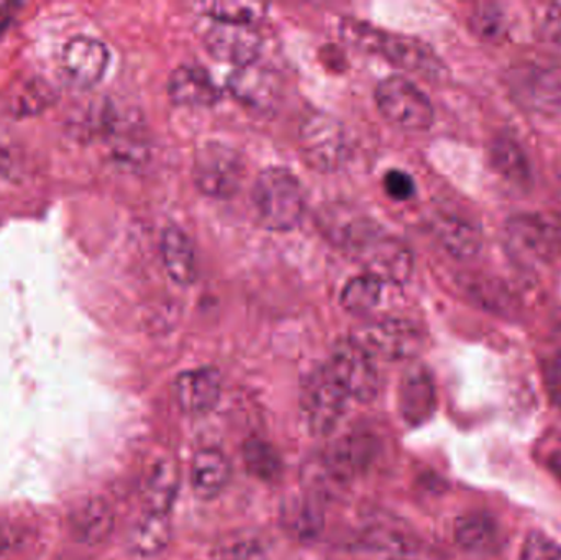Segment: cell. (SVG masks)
Returning a JSON list of instances; mask_svg holds the SVG:
<instances>
[{
	"label": "cell",
	"instance_id": "14",
	"mask_svg": "<svg viewBox=\"0 0 561 560\" xmlns=\"http://www.w3.org/2000/svg\"><path fill=\"white\" fill-rule=\"evenodd\" d=\"M437 408L434 378L427 368L414 365L405 372L399 388V411L411 427H419L434 416Z\"/></svg>",
	"mask_w": 561,
	"mask_h": 560
},
{
	"label": "cell",
	"instance_id": "31",
	"mask_svg": "<svg viewBox=\"0 0 561 560\" xmlns=\"http://www.w3.org/2000/svg\"><path fill=\"white\" fill-rule=\"evenodd\" d=\"M214 560H268L265 546L250 533L229 536L214 551Z\"/></svg>",
	"mask_w": 561,
	"mask_h": 560
},
{
	"label": "cell",
	"instance_id": "26",
	"mask_svg": "<svg viewBox=\"0 0 561 560\" xmlns=\"http://www.w3.org/2000/svg\"><path fill=\"white\" fill-rule=\"evenodd\" d=\"M382 295V282L371 275L356 276L346 283L342 292V306L352 315H368L378 306Z\"/></svg>",
	"mask_w": 561,
	"mask_h": 560
},
{
	"label": "cell",
	"instance_id": "35",
	"mask_svg": "<svg viewBox=\"0 0 561 560\" xmlns=\"http://www.w3.org/2000/svg\"><path fill=\"white\" fill-rule=\"evenodd\" d=\"M385 190L392 199L408 201L415 194L414 180L404 171L391 170L386 173Z\"/></svg>",
	"mask_w": 561,
	"mask_h": 560
},
{
	"label": "cell",
	"instance_id": "39",
	"mask_svg": "<svg viewBox=\"0 0 561 560\" xmlns=\"http://www.w3.org/2000/svg\"><path fill=\"white\" fill-rule=\"evenodd\" d=\"M396 560H404V559H396Z\"/></svg>",
	"mask_w": 561,
	"mask_h": 560
},
{
	"label": "cell",
	"instance_id": "27",
	"mask_svg": "<svg viewBox=\"0 0 561 560\" xmlns=\"http://www.w3.org/2000/svg\"><path fill=\"white\" fill-rule=\"evenodd\" d=\"M56 91L42 78L26 79L15 94L12 95L10 107L16 115H35L45 111L55 102Z\"/></svg>",
	"mask_w": 561,
	"mask_h": 560
},
{
	"label": "cell",
	"instance_id": "37",
	"mask_svg": "<svg viewBox=\"0 0 561 560\" xmlns=\"http://www.w3.org/2000/svg\"><path fill=\"white\" fill-rule=\"evenodd\" d=\"M13 168V155L12 150L0 145V176L9 174Z\"/></svg>",
	"mask_w": 561,
	"mask_h": 560
},
{
	"label": "cell",
	"instance_id": "9",
	"mask_svg": "<svg viewBox=\"0 0 561 560\" xmlns=\"http://www.w3.org/2000/svg\"><path fill=\"white\" fill-rule=\"evenodd\" d=\"M227 85L237 101L262 114L275 111L283 94L278 72L259 61L233 69Z\"/></svg>",
	"mask_w": 561,
	"mask_h": 560
},
{
	"label": "cell",
	"instance_id": "11",
	"mask_svg": "<svg viewBox=\"0 0 561 560\" xmlns=\"http://www.w3.org/2000/svg\"><path fill=\"white\" fill-rule=\"evenodd\" d=\"M203 38L214 58L233 62L237 68L259 61L262 36L253 25L213 20Z\"/></svg>",
	"mask_w": 561,
	"mask_h": 560
},
{
	"label": "cell",
	"instance_id": "29",
	"mask_svg": "<svg viewBox=\"0 0 561 560\" xmlns=\"http://www.w3.org/2000/svg\"><path fill=\"white\" fill-rule=\"evenodd\" d=\"M287 528L299 538H312L322 529V513L310 500H294L284 512Z\"/></svg>",
	"mask_w": 561,
	"mask_h": 560
},
{
	"label": "cell",
	"instance_id": "12",
	"mask_svg": "<svg viewBox=\"0 0 561 560\" xmlns=\"http://www.w3.org/2000/svg\"><path fill=\"white\" fill-rule=\"evenodd\" d=\"M356 256L368 270V275L381 282L404 283L414 266L411 250L401 240L382 236L379 230L356 252Z\"/></svg>",
	"mask_w": 561,
	"mask_h": 560
},
{
	"label": "cell",
	"instance_id": "8",
	"mask_svg": "<svg viewBox=\"0 0 561 560\" xmlns=\"http://www.w3.org/2000/svg\"><path fill=\"white\" fill-rule=\"evenodd\" d=\"M346 397L329 365L317 368L307 377L300 397L306 426L313 436H327L335 430L346 408Z\"/></svg>",
	"mask_w": 561,
	"mask_h": 560
},
{
	"label": "cell",
	"instance_id": "21",
	"mask_svg": "<svg viewBox=\"0 0 561 560\" xmlns=\"http://www.w3.org/2000/svg\"><path fill=\"white\" fill-rule=\"evenodd\" d=\"M170 513L145 512L128 535V548L140 558H153L170 545Z\"/></svg>",
	"mask_w": 561,
	"mask_h": 560
},
{
	"label": "cell",
	"instance_id": "15",
	"mask_svg": "<svg viewBox=\"0 0 561 560\" xmlns=\"http://www.w3.org/2000/svg\"><path fill=\"white\" fill-rule=\"evenodd\" d=\"M222 393V378L216 368L183 372L174 381V395L187 414H206L216 408Z\"/></svg>",
	"mask_w": 561,
	"mask_h": 560
},
{
	"label": "cell",
	"instance_id": "13",
	"mask_svg": "<svg viewBox=\"0 0 561 560\" xmlns=\"http://www.w3.org/2000/svg\"><path fill=\"white\" fill-rule=\"evenodd\" d=\"M111 61L107 45L88 35H76L62 48L61 62L66 76L79 88L101 82Z\"/></svg>",
	"mask_w": 561,
	"mask_h": 560
},
{
	"label": "cell",
	"instance_id": "16",
	"mask_svg": "<svg viewBox=\"0 0 561 560\" xmlns=\"http://www.w3.org/2000/svg\"><path fill=\"white\" fill-rule=\"evenodd\" d=\"M432 232L440 245L455 259H473L483 245L480 226L461 214L437 213L432 219Z\"/></svg>",
	"mask_w": 561,
	"mask_h": 560
},
{
	"label": "cell",
	"instance_id": "24",
	"mask_svg": "<svg viewBox=\"0 0 561 560\" xmlns=\"http://www.w3.org/2000/svg\"><path fill=\"white\" fill-rule=\"evenodd\" d=\"M496 522L490 516L481 513H471V515L461 516L455 525V539L461 548L470 552H488L497 546Z\"/></svg>",
	"mask_w": 561,
	"mask_h": 560
},
{
	"label": "cell",
	"instance_id": "20",
	"mask_svg": "<svg viewBox=\"0 0 561 560\" xmlns=\"http://www.w3.org/2000/svg\"><path fill=\"white\" fill-rule=\"evenodd\" d=\"M161 256L167 272L180 285H193L197 278V260L193 243L180 227H168L161 236Z\"/></svg>",
	"mask_w": 561,
	"mask_h": 560
},
{
	"label": "cell",
	"instance_id": "38",
	"mask_svg": "<svg viewBox=\"0 0 561 560\" xmlns=\"http://www.w3.org/2000/svg\"><path fill=\"white\" fill-rule=\"evenodd\" d=\"M13 13V5H3L0 9V32L5 28L7 23H9L10 15Z\"/></svg>",
	"mask_w": 561,
	"mask_h": 560
},
{
	"label": "cell",
	"instance_id": "3",
	"mask_svg": "<svg viewBox=\"0 0 561 560\" xmlns=\"http://www.w3.org/2000/svg\"><path fill=\"white\" fill-rule=\"evenodd\" d=\"M504 243L524 268H549L561 256V224L546 214H517L504 226Z\"/></svg>",
	"mask_w": 561,
	"mask_h": 560
},
{
	"label": "cell",
	"instance_id": "6",
	"mask_svg": "<svg viewBox=\"0 0 561 560\" xmlns=\"http://www.w3.org/2000/svg\"><path fill=\"white\" fill-rule=\"evenodd\" d=\"M329 368L346 397L362 403H371L378 397L381 380L375 355L356 339H345L333 347Z\"/></svg>",
	"mask_w": 561,
	"mask_h": 560
},
{
	"label": "cell",
	"instance_id": "25",
	"mask_svg": "<svg viewBox=\"0 0 561 560\" xmlns=\"http://www.w3.org/2000/svg\"><path fill=\"white\" fill-rule=\"evenodd\" d=\"M540 365L550 397L561 407V309L553 315L549 334L540 351Z\"/></svg>",
	"mask_w": 561,
	"mask_h": 560
},
{
	"label": "cell",
	"instance_id": "10",
	"mask_svg": "<svg viewBox=\"0 0 561 560\" xmlns=\"http://www.w3.org/2000/svg\"><path fill=\"white\" fill-rule=\"evenodd\" d=\"M362 342L373 355L388 361H409L424 347V335L404 319H385L363 331Z\"/></svg>",
	"mask_w": 561,
	"mask_h": 560
},
{
	"label": "cell",
	"instance_id": "1",
	"mask_svg": "<svg viewBox=\"0 0 561 560\" xmlns=\"http://www.w3.org/2000/svg\"><path fill=\"white\" fill-rule=\"evenodd\" d=\"M342 33L358 48L378 53L408 71L417 72L428 79H442L447 72L444 61L421 39L382 32L356 20H345L342 23Z\"/></svg>",
	"mask_w": 561,
	"mask_h": 560
},
{
	"label": "cell",
	"instance_id": "22",
	"mask_svg": "<svg viewBox=\"0 0 561 560\" xmlns=\"http://www.w3.org/2000/svg\"><path fill=\"white\" fill-rule=\"evenodd\" d=\"M491 163L503 180L526 190L533 186V168L527 155L513 138L501 137L491 145Z\"/></svg>",
	"mask_w": 561,
	"mask_h": 560
},
{
	"label": "cell",
	"instance_id": "5",
	"mask_svg": "<svg viewBox=\"0 0 561 560\" xmlns=\"http://www.w3.org/2000/svg\"><path fill=\"white\" fill-rule=\"evenodd\" d=\"M299 148L304 161L322 173L340 170L348 157L345 128L323 112H313L304 118L299 128Z\"/></svg>",
	"mask_w": 561,
	"mask_h": 560
},
{
	"label": "cell",
	"instance_id": "4",
	"mask_svg": "<svg viewBox=\"0 0 561 560\" xmlns=\"http://www.w3.org/2000/svg\"><path fill=\"white\" fill-rule=\"evenodd\" d=\"M375 98L382 117L402 130H427L434 124L435 112L431 99L402 76L382 79L376 88Z\"/></svg>",
	"mask_w": 561,
	"mask_h": 560
},
{
	"label": "cell",
	"instance_id": "2",
	"mask_svg": "<svg viewBox=\"0 0 561 560\" xmlns=\"http://www.w3.org/2000/svg\"><path fill=\"white\" fill-rule=\"evenodd\" d=\"M252 199L259 219L278 232L296 229L306 213L302 183L286 168L263 170L253 184Z\"/></svg>",
	"mask_w": 561,
	"mask_h": 560
},
{
	"label": "cell",
	"instance_id": "7",
	"mask_svg": "<svg viewBox=\"0 0 561 560\" xmlns=\"http://www.w3.org/2000/svg\"><path fill=\"white\" fill-rule=\"evenodd\" d=\"M193 174L206 196L230 199L242 186L245 164L236 148L213 141L197 150Z\"/></svg>",
	"mask_w": 561,
	"mask_h": 560
},
{
	"label": "cell",
	"instance_id": "17",
	"mask_svg": "<svg viewBox=\"0 0 561 560\" xmlns=\"http://www.w3.org/2000/svg\"><path fill=\"white\" fill-rule=\"evenodd\" d=\"M168 94L174 104L186 107H210L220 99L209 72L196 65H183L171 72Z\"/></svg>",
	"mask_w": 561,
	"mask_h": 560
},
{
	"label": "cell",
	"instance_id": "19",
	"mask_svg": "<svg viewBox=\"0 0 561 560\" xmlns=\"http://www.w3.org/2000/svg\"><path fill=\"white\" fill-rule=\"evenodd\" d=\"M230 480V464L217 449H203L191 466V485L199 499L213 500L226 490Z\"/></svg>",
	"mask_w": 561,
	"mask_h": 560
},
{
	"label": "cell",
	"instance_id": "34",
	"mask_svg": "<svg viewBox=\"0 0 561 560\" xmlns=\"http://www.w3.org/2000/svg\"><path fill=\"white\" fill-rule=\"evenodd\" d=\"M520 560H561V548L549 536L533 533L524 542Z\"/></svg>",
	"mask_w": 561,
	"mask_h": 560
},
{
	"label": "cell",
	"instance_id": "36",
	"mask_svg": "<svg viewBox=\"0 0 561 560\" xmlns=\"http://www.w3.org/2000/svg\"><path fill=\"white\" fill-rule=\"evenodd\" d=\"M22 542V532L10 523L0 522V552L10 551Z\"/></svg>",
	"mask_w": 561,
	"mask_h": 560
},
{
	"label": "cell",
	"instance_id": "28",
	"mask_svg": "<svg viewBox=\"0 0 561 560\" xmlns=\"http://www.w3.org/2000/svg\"><path fill=\"white\" fill-rule=\"evenodd\" d=\"M247 469L263 482H275L280 476L279 454L262 439H252L243 447Z\"/></svg>",
	"mask_w": 561,
	"mask_h": 560
},
{
	"label": "cell",
	"instance_id": "18",
	"mask_svg": "<svg viewBox=\"0 0 561 560\" xmlns=\"http://www.w3.org/2000/svg\"><path fill=\"white\" fill-rule=\"evenodd\" d=\"M115 516L104 500L92 499L79 505L69 516V532L76 541L98 546L107 541L114 532Z\"/></svg>",
	"mask_w": 561,
	"mask_h": 560
},
{
	"label": "cell",
	"instance_id": "23",
	"mask_svg": "<svg viewBox=\"0 0 561 560\" xmlns=\"http://www.w3.org/2000/svg\"><path fill=\"white\" fill-rule=\"evenodd\" d=\"M178 469L171 460H161L145 482V512L170 513L176 499Z\"/></svg>",
	"mask_w": 561,
	"mask_h": 560
},
{
	"label": "cell",
	"instance_id": "33",
	"mask_svg": "<svg viewBox=\"0 0 561 560\" xmlns=\"http://www.w3.org/2000/svg\"><path fill=\"white\" fill-rule=\"evenodd\" d=\"M204 9H206V15L217 22L255 25L256 20L265 15L266 7L250 2H213L204 5Z\"/></svg>",
	"mask_w": 561,
	"mask_h": 560
},
{
	"label": "cell",
	"instance_id": "30",
	"mask_svg": "<svg viewBox=\"0 0 561 560\" xmlns=\"http://www.w3.org/2000/svg\"><path fill=\"white\" fill-rule=\"evenodd\" d=\"M470 25L480 38L500 42L506 36L507 22L503 9L496 3H480L470 15Z\"/></svg>",
	"mask_w": 561,
	"mask_h": 560
},
{
	"label": "cell",
	"instance_id": "32",
	"mask_svg": "<svg viewBox=\"0 0 561 560\" xmlns=\"http://www.w3.org/2000/svg\"><path fill=\"white\" fill-rule=\"evenodd\" d=\"M468 292L477 301L483 302L484 308L500 315H510L514 311L513 296L496 279H471Z\"/></svg>",
	"mask_w": 561,
	"mask_h": 560
}]
</instances>
